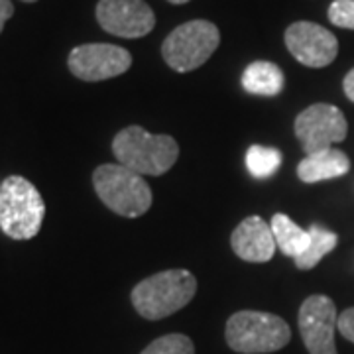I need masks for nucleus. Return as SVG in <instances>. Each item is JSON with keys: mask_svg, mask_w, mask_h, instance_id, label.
I'll return each instance as SVG.
<instances>
[{"mask_svg": "<svg viewBox=\"0 0 354 354\" xmlns=\"http://www.w3.org/2000/svg\"><path fill=\"white\" fill-rule=\"evenodd\" d=\"M221 32L209 20H191L177 26L164 39L162 55L165 64L177 73H187L201 67L218 48Z\"/></svg>", "mask_w": 354, "mask_h": 354, "instance_id": "6", "label": "nucleus"}, {"mask_svg": "<svg viewBox=\"0 0 354 354\" xmlns=\"http://www.w3.org/2000/svg\"><path fill=\"white\" fill-rule=\"evenodd\" d=\"M22 2H30L32 4V2H38V0H22Z\"/></svg>", "mask_w": 354, "mask_h": 354, "instance_id": "24", "label": "nucleus"}, {"mask_svg": "<svg viewBox=\"0 0 354 354\" xmlns=\"http://www.w3.org/2000/svg\"><path fill=\"white\" fill-rule=\"evenodd\" d=\"M270 227H272V232H274L278 250L283 256H290V258L295 260L307 248V244H309V230H304L299 225H295L288 215L276 213V215L272 216Z\"/></svg>", "mask_w": 354, "mask_h": 354, "instance_id": "15", "label": "nucleus"}, {"mask_svg": "<svg viewBox=\"0 0 354 354\" xmlns=\"http://www.w3.org/2000/svg\"><path fill=\"white\" fill-rule=\"evenodd\" d=\"M14 4L12 0H0V34L4 30V24L12 18Z\"/></svg>", "mask_w": 354, "mask_h": 354, "instance_id": "21", "label": "nucleus"}, {"mask_svg": "<svg viewBox=\"0 0 354 354\" xmlns=\"http://www.w3.org/2000/svg\"><path fill=\"white\" fill-rule=\"evenodd\" d=\"M348 169H351L348 156L337 148H327L304 158L301 164L297 165V177L304 183H319L325 179L344 176L348 174Z\"/></svg>", "mask_w": 354, "mask_h": 354, "instance_id": "13", "label": "nucleus"}, {"mask_svg": "<svg viewBox=\"0 0 354 354\" xmlns=\"http://www.w3.org/2000/svg\"><path fill=\"white\" fill-rule=\"evenodd\" d=\"M97 22L118 38L148 36L156 26V14L144 0H99Z\"/></svg>", "mask_w": 354, "mask_h": 354, "instance_id": "10", "label": "nucleus"}, {"mask_svg": "<svg viewBox=\"0 0 354 354\" xmlns=\"http://www.w3.org/2000/svg\"><path fill=\"white\" fill-rule=\"evenodd\" d=\"M225 337L234 353L268 354L281 351L291 341V329L274 313L239 311L227 321Z\"/></svg>", "mask_w": 354, "mask_h": 354, "instance_id": "5", "label": "nucleus"}, {"mask_svg": "<svg viewBox=\"0 0 354 354\" xmlns=\"http://www.w3.org/2000/svg\"><path fill=\"white\" fill-rule=\"evenodd\" d=\"M286 46L299 64L313 69L330 65L339 53V41L335 34L313 22L291 24L286 30Z\"/></svg>", "mask_w": 354, "mask_h": 354, "instance_id": "11", "label": "nucleus"}, {"mask_svg": "<svg viewBox=\"0 0 354 354\" xmlns=\"http://www.w3.org/2000/svg\"><path fill=\"white\" fill-rule=\"evenodd\" d=\"M140 354H195V346L189 337L171 333L150 342Z\"/></svg>", "mask_w": 354, "mask_h": 354, "instance_id": "18", "label": "nucleus"}, {"mask_svg": "<svg viewBox=\"0 0 354 354\" xmlns=\"http://www.w3.org/2000/svg\"><path fill=\"white\" fill-rule=\"evenodd\" d=\"M46 218V203L38 187L22 176H8L0 183V230L12 241L38 236Z\"/></svg>", "mask_w": 354, "mask_h": 354, "instance_id": "2", "label": "nucleus"}, {"mask_svg": "<svg viewBox=\"0 0 354 354\" xmlns=\"http://www.w3.org/2000/svg\"><path fill=\"white\" fill-rule=\"evenodd\" d=\"M342 88H344V95L354 102V69L346 73L344 81H342Z\"/></svg>", "mask_w": 354, "mask_h": 354, "instance_id": "22", "label": "nucleus"}, {"mask_svg": "<svg viewBox=\"0 0 354 354\" xmlns=\"http://www.w3.org/2000/svg\"><path fill=\"white\" fill-rule=\"evenodd\" d=\"M337 329H339V333H341L346 341L354 342V307L342 311L341 315H339V325H337Z\"/></svg>", "mask_w": 354, "mask_h": 354, "instance_id": "20", "label": "nucleus"}, {"mask_svg": "<svg viewBox=\"0 0 354 354\" xmlns=\"http://www.w3.org/2000/svg\"><path fill=\"white\" fill-rule=\"evenodd\" d=\"M346 132L348 124L341 109L325 102L307 106L295 118V136L307 156L335 148V144L346 138Z\"/></svg>", "mask_w": 354, "mask_h": 354, "instance_id": "7", "label": "nucleus"}, {"mask_svg": "<svg viewBox=\"0 0 354 354\" xmlns=\"http://www.w3.org/2000/svg\"><path fill=\"white\" fill-rule=\"evenodd\" d=\"M230 246L241 260L254 262V264L270 262L278 250L272 227L258 215L246 216L241 225L232 230Z\"/></svg>", "mask_w": 354, "mask_h": 354, "instance_id": "12", "label": "nucleus"}, {"mask_svg": "<svg viewBox=\"0 0 354 354\" xmlns=\"http://www.w3.org/2000/svg\"><path fill=\"white\" fill-rule=\"evenodd\" d=\"M0 183H2V181H0Z\"/></svg>", "mask_w": 354, "mask_h": 354, "instance_id": "25", "label": "nucleus"}, {"mask_svg": "<svg viewBox=\"0 0 354 354\" xmlns=\"http://www.w3.org/2000/svg\"><path fill=\"white\" fill-rule=\"evenodd\" d=\"M132 65L130 51L113 44H83L71 50L67 57L69 71L87 83L106 81L127 73Z\"/></svg>", "mask_w": 354, "mask_h": 354, "instance_id": "8", "label": "nucleus"}, {"mask_svg": "<svg viewBox=\"0 0 354 354\" xmlns=\"http://www.w3.org/2000/svg\"><path fill=\"white\" fill-rule=\"evenodd\" d=\"M197 279L189 270H165L142 279L130 293L134 309L148 321L165 319L195 297Z\"/></svg>", "mask_w": 354, "mask_h": 354, "instance_id": "3", "label": "nucleus"}, {"mask_svg": "<svg viewBox=\"0 0 354 354\" xmlns=\"http://www.w3.org/2000/svg\"><path fill=\"white\" fill-rule=\"evenodd\" d=\"M299 330L309 354H337L335 330L339 315L327 295H311L299 307Z\"/></svg>", "mask_w": 354, "mask_h": 354, "instance_id": "9", "label": "nucleus"}, {"mask_svg": "<svg viewBox=\"0 0 354 354\" xmlns=\"http://www.w3.org/2000/svg\"><path fill=\"white\" fill-rule=\"evenodd\" d=\"M330 24L354 30V0H335L329 6Z\"/></svg>", "mask_w": 354, "mask_h": 354, "instance_id": "19", "label": "nucleus"}, {"mask_svg": "<svg viewBox=\"0 0 354 354\" xmlns=\"http://www.w3.org/2000/svg\"><path fill=\"white\" fill-rule=\"evenodd\" d=\"M167 2H171V4H185V2H189V0H167Z\"/></svg>", "mask_w": 354, "mask_h": 354, "instance_id": "23", "label": "nucleus"}, {"mask_svg": "<svg viewBox=\"0 0 354 354\" xmlns=\"http://www.w3.org/2000/svg\"><path fill=\"white\" fill-rule=\"evenodd\" d=\"M281 165V152L270 146H258L254 144L246 152V167L250 176L256 179H268L272 177Z\"/></svg>", "mask_w": 354, "mask_h": 354, "instance_id": "17", "label": "nucleus"}, {"mask_svg": "<svg viewBox=\"0 0 354 354\" xmlns=\"http://www.w3.org/2000/svg\"><path fill=\"white\" fill-rule=\"evenodd\" d=\"M118 164L140 176H164L179 158V146L167 134H150L142 127H128L113 140Z\"/></svg>", "mask_w": 354, "mask_h": 354, "instance_id": "1", "label": "nucleus"}, {"mask_svg": "<svg viewBox=\"0 0 354 354\" xmlns=\"http://www.w3.org/2000/svg\"><path fill=\"white\" fill-rule=\"evenodd\" d=\"M242 87L250 95L276 97L286 87V77L272 62H254L242 73Z\"/></svg>", "mask_w": 354, "mask_h": 354, "instance_id": "14", "label": "nucleus"}, {"mask_svg": "<svg viewBox=\"0 0 354 354\" xmlns=\"http://www.w3.org/2000/svg\"><path fill=\"white\" fill-rule=\"evenodd\" d=\"M307 230H309V244H307L304 252L293 260L299 270L315 268L327 254L335 250V246L339 242V236L333 230L321 227V225H311Z\"/></svg>", "mask_w": 354, "mask_h": 354, "instance_id": "16", "label": "nucleus"}, {"mask_svg": "<svg viewBox=\"0 0 354 354\" xmlns=\"http://www.w3.org/2000/svg\"><path fill=\"white\" fill-rule=\"evenodd\" d=\"M95 191L113 213L138 218L152 207V189L144 176L120 164H102L93 171Z\"/></svg>", "mask_w": 354, "mask_h": 354, "instance_id": "4", "label": "nucleus"}]
</instances>
